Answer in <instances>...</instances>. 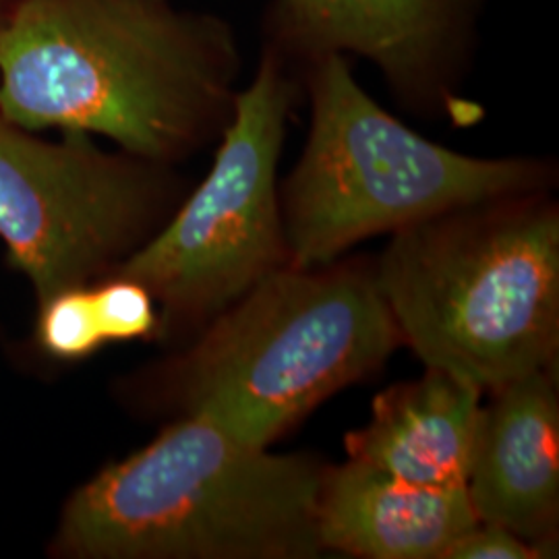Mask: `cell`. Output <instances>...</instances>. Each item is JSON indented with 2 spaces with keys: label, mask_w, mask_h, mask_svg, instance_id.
<instances>
[{
  "label": "cell",
  "mask_w": 559,
  "mask_h": 559,
  "mask_svg": "<svg viewBox=\"0 0 559 559\" xmlns=\"http://www.w3.org/2000/svg\"><path fill=\"white\" fill-rule=\"evenodd\" d=\"M240 71L230 23L170 0H15L0 27L4 119L164 166L221 140Z\"/></svg>",
  "instance_id": "1"
},
{
  "label": "cell",
  "mask_w": 559,
  "mask_h": 559,
  "mask_svg": "<svg viewBox=\"0 0 559 559\" xmlns=\"http://www.w3.org/2000/svg\"><path fill=\"white\" fill-rule=\"evenodd\" d=\"M104 466L60 510L59 559H316L328 464L274 454L198 415Z\"/></svg>",
  "instance_id": "2"
},
{
  "label": "cell",
  "mask_w": 559,
  "mask_h": 559,
  "mask_svg": "<svg viewBox=\"0 0 559 559\" xmlns=\"http://www.w3.org/2000/svg\"><path fill=\"white\" fill-rule=\"evenodd\" d=\"M402 344L376 263L286 265L135 385L143 404L198 415L270 448L323 400L373 376Z\"/></svg>",
  "instance_id": "3"
},
{
  "label": "cell",
  "mask_w": 559,
  "mask_h": 559,
  "mask_svg": "<svg viewBox=\"0 0 559 559\" xmlns=\"http://www.w3.org/2000/svg\"><path fill=\"white\" fill-rule=\"evenodd\" d=\"M381 295L425 367L485 394L556 369L559 207L551 191L479 201L390 235Z\"/></svg>",
  "instance_id": "4"
},
{
  "label": "cell",
  "mask_w": 559,
  "mask_h": 559,
  "mask_svg": "<svg viewBox=\"0 0 559 559\" xmlns=\"http://www.w3.org/2000/svg\"><path fill=\"white\" fill-rule=\"evenodd\" d=\"M311 127L280 185L290 265L320 267L362 240L479 201L551 191L547 158H477L427 140L392 117L344 55L302 64Z\"/></svg>",
  "instance_id": "5"
},
{
  "label": "cell",
  "mask_w": 559,
  "mask_h": 559,
  "mask_svg": "<svg viewBox=\"0 0 559 559\" xmlns=\"http://www.w3.org/2000/svg\"><path fill=\"white\" fill-rule=\"evenodd\" d=\"M299 96L295 64L265 44L205 179L112 272L154 295L156 340L164 344H185L258 282L290 265L278 164Z\"/></svg>",
  "instance_id": "6"
},
{
  "label": "cell",
  "mask_w": 559,
  "mask_h": 559,
  "mask_svg": "<svg viewBox=\"0 0 559 559\" xmlns=\"http://www.w3.org/2000/svg\"><path fill=\"white\" fill-rule=\"evenodd\" d=\"M182 198L173 166L85 133L41 140L0 115V240L36 302L112 274Z\"/></svg>",
  "instance_id": "7"
},
{
  "label": "cell",
  "mask_w": 559,
  "mask_h": 559,
  "mask_svg": "<svg viewBox=\"0 0 559 559\" xmlns=\"http://www.w3.org/2000/svg\"><path fill=\"white\" fill-rule=\"evenodd\" d=\"M485 0H272L265 44L295 67L355 55L413 110H466L459 85Z\"/></svg>",
  "instance_id": "8"
},
{
  "label": "cell",
  "mask_w": 559,
  "mask_h": 559,
  "mask_svg": "<svg viewBox=\"0 0 559 559\" xmlns=\"http://www.w3.org/2000/svg\"><path fill=\"white\" fill-rule=\"evenodd\" d=\"M466 479L483 522H496L558 556L559 399L556 369L489 392Z\"/></svg>",
  "instance_id": "9"
},
{
  "label": "cell",
  "mask_w": 559,
  "mask_h": 559,
  "mask_svg": "<svg viewBox=\"0 0 559 559\" xmlns=\"http://www.w3.org/2000/svg\"><path fill=\"white\" fill-rule=\"evenodd\" d=\"M479 522L466 487H423L346 460L325 468L321 549L362 559H445Z\"/></svg>",
  "instance_id": "10"
},
{
  "label": "cell",
  "mask_w": 559,
  "mask_h": 559,
  "mask_svg": "<svg viewBox=\"0 0 559 559\" xmlns=\"http://www.w3.org/2000/svg\"><path fill=\"white\" fill-rule=\"evenodd\" d=\"M485 392L427 367L373 400L371 419L344 440L348 460L423 487H466Z\"/></svg>",
  "instance_id": "11"
},
{
  "label": "cell",
  "mask_w": 559,
  "mask_h": 559,
  "mask_svg": "<svg viewBox=\"0 0 559 559\" xmlns=\"http://www.w3.org/2000/svg\"><path fill=\"white\" fill-rule=\"evenodd\" d=\"M34 340L48 359L59 362L87 359L106 346L90 286L67 288L40 300Z\"/></svg>",
  "instance_id": "12"
},
{
  "label": "cell",
  "mask_w": 559,
  "mask_h": 559,
  "mask_svg": "<svg viewBox=\"0 0 559 559\" xmlns=\"http://www.w3.org/2000/svg\"><path fill=\"white\" fill-rule=\"evenodd\" d=\"M90 290L104 344L158 336V302L138 280L110 274L90 284Z\"/></svg>",
  "instance_id": "13"
},
{
  "label": "cell",
  "mask_w": 559,
  "mask_h": 559,
  "mask_svg": "<svg viewBox=\"0 0 559 559\" xmlns=\"http://www.w3.org/2000/svg\"><path fill=\"white\" fill-rule=\"evenodd\" d=\"M539 545L522 539L496 522L479 520L445 554V559H539Z\"/></svg>",
  "instance_id": "14"
},
{
  "label": "cell",
  "mask_w": 559,
  "mask_h": 559,
  "mask_svg": "<svg viewBox=\"0 0 559 559\" xmlns=\"http://www.w3.org/2000/svg\"><path fill=\"white\" fill-rule=\"evenodd\" d=\"M13 2H15V0H0V27H2V23L7 20V15H9L11 7H13Z\"/></svg>",
  "instance_id": "15"
}]
</instances>
